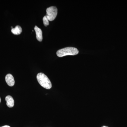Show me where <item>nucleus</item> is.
I'll use <instances>...</instances> for the list:
<instances>
[{"mask_svg": "<svg viewBox=\"0 0 127 127\" xmlns=\"http://www.w3.org/2000/svg\"><path fill=\"white\" fill-rule=\"evenodd\" d=\"M37 79L40 85L44 88L49 89L52 88V83L46 75L42 73H39L37 75Z\"/></svg>", "mask_w": 127, "mask_h": 127, "instance_id": "1", "label": "nucleus"}, {"mask_svg": "<svg viewBox=\"0 0 127 127\" xmlns=\"http://www.w3.org/2000/svg\"><path fill=\"white\" fill-rule=\"evenodd\" d=\"M79 51L76 48L67 47L58 50L57 51V55L58 56L61 57L68 55L74 56L77 55Z\"/></svg>", "mask_w": 127, "mask_h": 127, "instance_id": "2", "label": "nucleus"}, {"mask_svg": "<svg viewBox=\"0 0 127 127\" xmlns=\"http://www.w3.org/2000/svg\"><path fill=\"white\" fill-rule=\"evenodd\" d=\"M46 16L48 20L53 21L56 18L58 14V9L56 6H51L46 9Z\"/></svg>", "mask_w": 127, "mask_h": 127, "instance_id": "3", "label": "nucleus"}, {"mask_svg": "<svg viewBox=\"0 0 127 127\" xmlns=\"http://www.w3.org/2000/svg\"><path fill=\"white\" fill-rule=\"evenodd\" d=\"M5 81L9 86L12 87L15 84V80L12 75L10 74H8L6 76Z\"/></svg>", "mask_w": 127, "mask_h": 127, "instance_id": "4", "label": "nucleus"}, {"mask_svg": "<svg viewBox=\"0 0 127 127\" xmlns=\"http://www.w3.org/2000/svg\"><path fill=\"white\" fill-rule=\"evenodd\" d=\"M34 30L35 31L36 34V39L39 41L41 42L42 40V32L41 29L37 27V26H35Z\"/></svg>", "mask_w": 127, "mask_h": 127, "instance_id": "5", "label": "nucleus"}, {"mask_svg": "<svg viewBox=\"0 0 127 127\" xmlns=\"http://www.w3.org/2000/svg\"><path fill=\"white\" fill-rule=\"evenodd\" d=\"M5 100L6 101V105L9 107L11 108L14 105V99L11 96L8 95L5 97Z\"/></svg>", "mask_w": 127, "mask_h": 127, "instance_id": "6", "label": "nucleus"}, {"mask_svg": "<svg viewBox=\"0 0 127 127\" xmlns=\"http://www.w3.org/2000/svg\"><path fill=\"white\" fill-rule=\"evenodd\" d=\"M11 31L15 35H20L22 32V29L20 26H17L15 28L11 29Z\"/></svg>", "mask_w": 127, "mask_h": 127, "instance_id": "7", "label": "nucleus"}, {"mask_svg": "<svg viewBox=\"0 0 127 127\" xmlns=\"http://www.w3.org/2000/svg\"><path fill=\"white\" fill-rule=\"evenodd\" d=\"M43 24H44V26H47L49 25V20H48L47 17L46 16H45L43 17Z\"/></svg>", "mask_w": 127, "mask_h": 127, "instance_id": "8", "label": "nucleus"}, {"mask_svg": "<svg viewBox=\"0 0 127 127\" xmlns=\"http://www.w3.org/2000/svg\"><path fill=\"white\" fill-rule=\"evenodd\" d=\"M10 127V126H8V125H5V126H3V127Z\"/></svg>", "mask_w": 127, "mask_h": 127, "instance_id": "9", "label": "nucleus"}, {"mask_svg": "<svg viewBox=\"0 0 127 127\" xmlns=\"http://www.w3.org/2000/svg\"><path fill=\"white\" fill-rule=\"evenodd\" d=\"M107 127V126H102V127Z\"/></svg>", "mask_w": 127, "mask_h": 127, "instance_id": "10", "label": "nucleus"}, {"mask_svg": "<svg viewBox=\"0 0 127 127\" xmlns=\"http://www.w3.org/2000/svg\"><path fill=\"white\" fill-rule=\"evenodd\" d=\"M11 29H13V27H11Z\"/></svg>", "mask_w": 127, "mask_h": 127, "instance_id": "11", "label": "nucleus"}, {"mask_svg": "<svg viewBox=\"0 0 127 127\" xmlns=\"http://www.w3.org/2000/svg\"><path fill=\"white\" fill-rule=\"evenodd\" d=\"M0 102H1V98H0Z\"/></svg>", "mask_w": 127, "mask_h": 127, "instance_id": "12", "label": "nucleus"}]
</instances>
